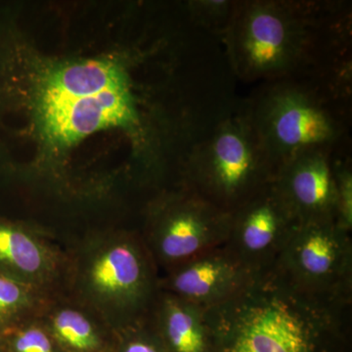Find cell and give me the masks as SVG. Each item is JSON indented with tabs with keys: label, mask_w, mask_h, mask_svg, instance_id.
Returning <instances> with one entry per match:
<instances>
[{
	"label": "cell",
	"mask_w": 352,
	"mask_h": 352,
	"mask_svg": "<svg viewBox=\"0 0 352 352\" xmlns=\"http://www.w3.org/2000/svg\"><path fill=\"white\" fill-rule=\"evenodd\" d=\"M351 4L236 0L222 45L236 80L352 78Z\"/></svg>",
	"instance_id": "1"
},
{
	"label": "cell",
	"mask_w": 352,
	"mask_h": 352,
	"mask_svg": "<svg viewBox=\"0 0 352 352\" xmlns=\"http://www.w3.org/2000/svg\"><path fill=\"white\" fill-rule=\"evenodd\" d=\"M351 305L311 295L277 267L205 308L212 352H339Z\"/></svg>",
	"instance_id": "2"
},
{
	"label": "cell",
	"mask_w": 352,
	"mask_h": 352,
	"mask_svg": "<svg viewBox=\"0 0 352 352\" xmlns=\"http://www.w3.org/2000/svg\"><path fill=\"white\" fill-rule=\"evenodd\" d=\"M352 80L288 78L259 83L244 99L275 173L305 153L351 147Z\"/></svg>",
	"instance_id": "3"
},
{
	"label": "cell",
	"mask_w": 352,
	"mask_h": 352,
	"mask_svg": "<svg viewBox=\"0 0 352 352\" xmlns=\"http://www.w3.org/2000/svg\"><path fill=\"white\" fill-rule=\"evenodd\" d=\"M67 256L64 293L98 312L115 332L150 318L161 276L140 232L94 234Z\"/></svg>",
	"instance_id": "4"
},
{
	"label": "cell",
	"mask_w": 352,
	"mask_h": 352,
	"mask_svg": "<svg viewBox=\"0 0 352 352\" xmlns=\"http://www.w3.org/2000/svg\"><path fill=\"white\" fill-rule=\"evenodd\" d=\"M275 168L245 109L244 99L192 146L175 184L227 214L273 182Z\"/></svg>",
	"instance_id": "5"
},
{
	"label": "cell",
	"mask_w": 352,
	"mask_h": 352,
	"mask_svg": "<svg viewBox=\"0 0 352 352\" xmlns=\"http://www.w3.org/2000/svg\"><path fill=\"white\" fill-rule=\"evenodd\" d=\"M231 214L182 185L163 188L146 210L141 237L164 272L204 252L223 247Z\"/></svg>",
	"instance_id": "6"
},
{
	"label": "cell",
	"mask_w": 352,
	"mask_h": 352,
	"mask_svg": "<svg viewBox=\"0 0 352 352\" xmlns=\"http://www.w3.org/2000/svg\"><path fill=\"white\" fill-rule=\"evenodd\" d=\"M276 267L303 291L351 305V233L336 222L300 224Z\"/></svg>",
	"instance_id": "7"
},
{
	"label": "cell",
	"mask_w": 352,
	"mask_h": 352,
	"mask_svg": "<svg viewBox=\"0 0 352 352\" xmlns=\"http://www.w3.org/2000/svg\"><path fill=\"white\" fill-rule=\"evenodd\" d=\"M138 106L131 82L82 98L36 101V117L41 135L54 147H67L100 129L122 127L145 152L151 149L155 163L154 145Z\"/></svg>",
	"instance_id": "8"
},
{
	"label": "cell",
	"mask_w": 352,
	"mask_h": 352,
	"mask_svg": "<svg viewBox=\"0 0 352 352\" xmlns=\"http://www.w3.org/2000/svg\"><path fill=\"white\" fill-rule=\"evenodd\" d=\"M300 226L271 182L231 214L226 251L252 274L276 267Z\"/></svg>",
	"instance_id": "9"
},
{
	"label": "cell",
	"mask_w": 352,
	"mask_h": 352,
	"mask_svg": "<svg viewBox=\"0 0 352 352\" xmlns=\"http://www.w3.org/2000/svg\"><path fill=\"white\" fill-rule=\"evenodd\" d=\"M335 153H305L282 164L275 173L273 186L298 223H337Z\"/></svg>",
	"instance_id": "10"
},
{
	"label": "cell",
	"mask_w": 352,
	"mask_h": 352,
	"mask_svg": "<svg viewBox=\"0 0 352 352\" xmlns=\"http://www.w3.org/2000/svg\"><path fill=\"white\" fill-rule=\"evenodd\" d=\"M68 256L43 234L0 217V274L45 292L64 293Z\"/></svg>",
	"instance_id": "11"
},
{
	"label": "cell",
	"mask_w": 352,
	"mask_h": 352,
	"mask_svg": "<svg viewBox=\"0 0 352 352\" xmlns=\"http://www.w3.org/2000/svg\"><path fill=\"white\" fill-rule=\"evenodd\" d=\"M164 273L160 281L162 291L204 309L230 298L254 275L224 247L204 252Z\"/></svg>",
	"instance_id": "12"
},
{
	"label": "cell",
	"mask_w": 352,
	"mask_h": 352,
	"mask_svg": "<svg viewBox=\"0 0 352 352\" xmlns=\"http://www.w3.org/2000/svg\"><path fill=\"white\" fill-rule=\"evenodd\" d=\"M41 320L64 352H113L116 332L98 312L67 294L53 296Z\"/></svg>",
	"instance_id": "13"
},
{
	"label": "cell",
	"mask_w": 352,
	"mask_h": 352,
	"mask_svg": "<svg viewBox=\"0 0 352 352\" xmlns=\"http://www.w3.org/2000/svg\"><path fill=\"white\" fill-rule=\"evenodd\" d=\"M126 69L113 60H85L55 65L38 74L36 101L91 96L131 85Z\"/></svg>",
	"instance_id": "14"
},
{
	"label": "cell",
	"mask_w": 352,
	"mask_h": 352,
	"mask_svg": "<svg viewBox=\"0 0 352 352\" xmlns=\"http://www.w3.org/2000/svg\"><path fill=\"white\" fill-rule=\"evenodd\" d=\"M150 322L166 352H212L205 309L161 289Z\"/></svg>",
	"instance_id": "15"
},
{
	"label": "cell",
	"mask_w": 352,
	"mask_h": 352,
	"mask_svg": "<svg viewBox=\"0 0 352 352\" xmlns=\"http://www.w3.org/2000/svg\"><path fill=\"white\" fill-rule=\"evenodd\" d=\"M52 296L0 274V333L23 322L41 317Z\"/></svg>",
	"instance_id": "16"
},
{
	"label": "cell",
	"mask_w": 352,
	"mask_h": 352,
	"mask_svg": "<svg viewBox=\"0 0 352 352\" xmlns=\"http://www.w3.org/2000/svg\"><path fill=\"white\" fill-rule=\"evenodd\" d=\"M0 335L4 352H64L39 317L23 322Z\"/></svg>",
	"instance_id": "17"
},
{
	"label": "cell",
	"mask_w": 352,
	"mask_h": 352,
	"mask_svg": "<svg viewBox=\"0 0 352 352\" xmlns=\"http://www.w3.org/2000/svg\"><path fill=\"white\" fill-rule=\"evenodd\" d=\"M236 0H194L186 4L190 20L222 43L232 20Z\"/></svg>",
	"instance_id": "18"
},
{
	"label": "cell",
	"mask_w": 352,
	"mask_h": 352,
	"mask_svg": "<svg viewBox=\"0 0 352 352\" xmlns=\"http://www.w3.org/2000/svg\"><path fill=\"white\" fill-rule=\"evenodd\" d=\"M333 173L337 187V224L342 230L352 231V157L351 147L333 154Z\"/></svg>",
	"instance_id": "19"
},
{
	"label": "cell",
	"mask_w": 352,
	"mask_h": 352,
	"mask_svg": "<svg viewBox=\"0 0 352 352\" xmlns=\"http://www.w3.org/2000/svg\"><path fill=\"white\" fill-rule=\"evenodd\" d=\"M113 352H166L163 342L150 322L116 332Z\"/></svg>",
	"instance_id": "20"
},
{
	"label": "cell",
	"mask_w": 352,
	"mask_h": 352,
	"mask_svg": "<svg viewBox=\"0 0 352 352\" xmlns=\"http://www.w3.org/2000/svg\"><path fill=\"white\" fill-rule=\"evenodd\" d=\"M0 352H4L3 342H2L1 335H0Z\"/></svg>",
	"instance_id": "21"
}]
</instances>
